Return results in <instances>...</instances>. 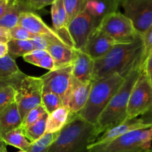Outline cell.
Here are the masks:
<instances>
[{"label": "cell", "mask_w": 152, "mask_h": 152, "mask_svg": "<svg viewBox=\"0 0 152 152\" xmlns=\"http://www.w3.org/2000/svg\"><path fill=\"white\" fill-rule=\"evenodd\" d=\"M0 152H7V148H4V149H0Z\"/></svg>", "instance_id": "cell-43"}, {"label": "cell", "mask_w": 152, "mask_h": 152, "mask_svg": "<svg viewBox=\"0 0 152 152\" xmlns=\"http://www.w3.org/2000/svg\"><path fill=\"white\" fill-rule=\"evenodd\" d=\"M143 50L142 37L127 43H117L105 56L94 60L93 81L118 74L123 77L129 74L139 60Z\"/></svg>", "instance_id": "cell-1"}, {"label": "cell", "mask_w": 152, "mask_h": 152, "mask_svg": "<svg viewBox=\"0 0 152 152\" xmlns=\"http://www.w3.org/2000/svg\"><path fill=\"white\" fill-rule=\"evenodd\" d=\"M122 0H86L85 10L92 16L95 26L98 27L106 16L118 9Z\"/></svg>", "instance_id": "cell-18"}, {"label": "cell", "mask_w": 152, "mask_h": 152, "mask_svg": "<svg viewBox=\"0 0 152 152\" xmlns=\"http://www.w3.org/2000/svg\"><path fill=\"white\" fill-rule=\"evenodd\" d=\"M1 137L7 145H11L22 151H26L31 143L25 137L22 126L4 134Z\"/></svg>", "instance_id": "cell-23"}, {"label": "cell", "mask_w": 152, "mask_h": 152, "mask_svg": "<svg viewBox=\"0 0 152 152\" xmlns=\"http://www.w3.org/2000/svg\"><path fill=\"white\" fill-rule=\"evenodd\" d=\"M50 14L54 32L64 44L74 48L72 39L68 32V16L64 7L63 0H56L51 4Z\"/></svg>", "instance_id": "cell-15"}, {"label": "cell", "mask_w": 152, "mask_h": 152, "mask_svg": "<svg viewBox=\"0 0 152 152\" xmlns=\"http://www.w3.org/2000/svg\"><path fill=\"white\" fill-rule=\"evenodd\" d=\"M152 111V86L143 68L134 86L127 108V120L137 118Z\"/></svg>", "instance_id": "cell-7"}, {"label": "cell", "mask_w": 152, "mask_h": 152, "mask_svg": "<svg viewBox=\"0 0 152 152\" xmlns=\"http://www.w3.org/2000/svg\"><path fill=\"white\" fill-rule=\"evenodd\" d=\"M141 37H142V45H143V50H142V54L140 60V65L142 67L147 56H148L150 52L152 51V25L141 36Z\"/></svg>", "instance_id": "cell-34"}, {"label": "cell", "mask_w": 152, "mask_h": 152, "mask_svg": "<svg viewBox=\"0 0 152 152\" xmlns=\"http://www.w3.org/2000/svg\"><path fill=\"white\" fill-rule=\"evenodd\" d=\"M150 149H151V151H152V147H151V148H150Z\"/></svg>", "instance_id": "cell-47"}, {"label": "cell", "mask_w": 152, "mask_h": 152, "mask_svg": "<svg viewBox=\"0 0 152 152\" xmlns=\"http://www.w3.org/2000/svg\"><path fill=\"white\" fill-rule=\"evenodd\" d=\"M14 0H4L0 3V18L13 6Z\"/></svg>", "instance_id": "cell-39"}, {"label": "cell", "mask_w": 152, "mask_h": 152, "mask_svg": "<svg viewBox=\"0 0 152 152\" xmlns=\"http://www.w3.org/2000/svg\"><path fill=\"white\" fill-rule=\"evenodd\" d=\"M40 78L42 80V91L56 94L63 104L72 81L71 65L48 71Z\"/></svg>", "instance_id": "cell-10"}, {"label": "cell", "mask_w": 152, "mask_h": 152, "mask_svg": "<svg viewBox=\"0 0 152 152\" xmlns=\"http://www.w3.org/2000/svg\"><path fill=\"white\" fill-rule=\"evenodd\" d=\"M48 117V114L45 113L35 123L26 129H23L24 134L30 142H35L45 134L46 122H47Z\"/></svg>", "instance_id": "cell-25"}, {"label": "cell", "mask_w": 152, "mask_h": 152, "mask_svg": "<svg viewBox=\"0 0 152 152\" xmlns=\"http://www.w3.org/2000/svg\"><path fill=\"white\" fill-rule=\"evenodd\" d=\"M21 72L16 61L8 54L0 58V77L11 78Z\"/></svg>", "instance_id": "cell-27"}, {"label": "cell", "mask_w": 152, "mask_h": 152, "mask_svg": "<svg viewBox=\"0 0 152 152\" xmlns=\"http://www.w3.org/2000/svg\"><path fill=\"white\" fill-rule=\"evenodd\" d=\"M142 152H152V151L149 148V149H148V150H146V151H142Z\"/></svg>", "instance_id": "cell-44"}, {"label": "cell", "mask_w": 152, "mask_h": 152, "mask_svg": "<svg viewBox=\"0 0 152 152\" xmlns=\"http://www.w3.org/2000/svg\"><path fill=\"white\" fill-rule=\"evenodd\" d=\"M70 111L65 106H62L48 114L46 122L45 134L56 133L62 130L68 123L70 117Z\"/></svg>", "instance_id": "cell-21"}, {"label": "cell", "mask_w": 152, "mask_h": 152, "mask_svg": "<svg viewBox=\"0 0 152 152\" xmlns=\"http://www.w3.org/2000/svg\"><path fill=\"white\" fill-rule=\"evenodd\" d=\"M4 148H7V145L4 142V140H2V137L0 135V149H4Z\"/></svg>", "instance_id": "cell-42"}, {"label": "cell", "mask_w": 152, "mask_h": 152, "mask_svg": "<svg viewBox=\"0 0 152 152\" xmlns=\"http://www.w3.org/2000/svg\"><path fill=\"white\" fill-rule=\"evenodd\" d=\"M95 28L94 19L85 9L69 22L68 29L74 49L83 50L89 36Z\"/></svg>", "instance_id": "cell-11"}, {"label": "cell", "mask_w": 152, "mask_h": 152, "mask_svg": "<svg viewBox=\"0 0 152 152\" xmlns=\"http://www.w3.org/2000/svg\"><path fill=\"white\" fill-rule=\"evenodd\" d=\"M3 1H4V0H0V3H1V2H2Z\"/></svg>", "instance_id": "cell-46"}, {"label": "cell", "mask_w": 152, "mask_h": 152, "mask_svg": "<svg viewBox=\"0 0 152 152\" xmlns=\"http://www.w3.org/2000/svg\"><path fill=\"white\" fill-rule=\"evenodd\" d=\"M22 119L16 102L0 111V135L22 126Z\"/></svg>", "instance_id": "cell-20"}, {"label": "cell", "mask_w": 152, "mask_h": 152, "mask_svg": "<svg viewBox=\"0 0 152 152\" xmlns=\"http://www.w3.org/2000/svg\"><path fill=\"white\" fill-rule=\"evenodd\" d=\"M10 39V31L8 29L0 27V42L7 43Z\"/></svg>", "instance_id": "cell-40"}, {"label": "cell", "mask_w": 152, "mask_h": 152, "mask_svg": "<svg viewBox=\"0 0 152 152\" xmlns=\"http://www.w3.org/2000/svg\"><path fill=\"white\" fill-rule=\"evenodd\" d=\"M152 129L133 131L101 145L91 144L89 152H142L151 147Z\"/></svg>", "instance_id": "cell-5"}, {"label": "cell", "mask_w": 152, "mask_h": 152, "mask_svg": "<svg viewBox=\"0 0 152 152\" xmlns=\"http://www.w3.org/2000/svg\"><path fill=\"white\" fill-rule=\"evenodd\" d=\"M98 28L112 38L117 43H127L141 37L130 19L120 11L114 12L105 16Z\"/></svg>", "instance_id": "cell-8"}, {"label": "cell", "mask_w": 152, "mask_h": 152, "mask_svg": "<svg viewBox=\"0 0 152 152\" xmlns=\"http://www.w3.org/2000/svg\"><path fill=\"white\" fill-rule=\"evenodd\" d=\"M141 68L145 70L147 77L152 86V51L150 52Z\"/></svg>", "instance_id": "cell-37"}, {"label": "cell", "mask_w": 152, "mask_h": 152, "mask_svg": "<svg viewBox=\"0 0 152 152\" xmlns=\"http://www.w3.org/2000/svg\"><path fill=\"white\" fill-rule=\"evenodd\" d=\"M13 87L16 91L15 102L23 121L30 111L42 104V80L40 77H31L23 73Z\"/></svg>", "instance_id": "cell-6"}, {"label": "cell", "mask_w": 152, "mask_h": 152, "mask_svg": "<svg viewBox=\"0 0 152 152\" xmlns=\"http://www.w3.org/2000/svg\"><path fill=\"white\" fill-rule=\"evenodd\" d=\"M18 25L35 36H42L50 40L63 43L52 28L48 26L34 12H24L20 15Z\"/></svg>", "instance_id": "cell-14"}, {"label": "cell", "mask_w": 152, "mask_h": 152, "mask_svg": "<svg viewBox=\"0 0 152 152\" xmlns=\"http://www.w3.org/2000/svg\"><path fill=\"white\" fill-rule=\"evenodd\" d=\"M86 0H63L68 24L85 9Z\"/></svg>", "instance_id": "cell-31"}, {"label": "cell", "mask_w": 152, "mask_h": 152, "mask_svg": "<svg viewBox=\"0 0 152 152\" xmlns=\"http://www.w3.org/2000/svg\"><path fill=\"white\" fill-rule=\"evenodd\" d=\"M10 39L18 40H31L35 37V35L30 33L26 29L20 25H17L13 28L9 30Z\"/></svg>", "instance_id": "cell-35"}, {"label": "cell", "mask_w": 152, "mask_h": 152, "mask_svg": "<svg viewBox=\"0 0 152 152\" xmlns=\"http://www.w3.org/2000/svg\"><path fill=\"white\" fill-rule=\"evenodd\" d=\"M71 66L72 76L76 80L83 83L93 81L94 60L84 51L74 49Z\"/></svg>", "instance_id": "cell-17"}, {"label": "cell", "mask_w": 152, "mask_h": 152, "mask_svg": "<svg viewBox=\"0 0 152 152\" xmlns=\"http://www.w3.org/2000/svg\"><path fill=\"white\" fill-rule=\"evenodd\" d=\"M150 113H151V114H152V111H151V112H150Z\"/></svg>", "instance_id": "cell-48"}, {"label": "cell", "mask_w": 152, "mask_h": 152, "mask_svg": "<svg viewBox=\"0 0 152 152\" xmlns=\"http://www.w3.org/2000/svg\"><path fill=\"white\" fill-rule=\"evenodd\" d=\"M56 0H15L25 12H34L48 5H51Z\"/></svg>", "instance_id": "cell-30"}, {"label": "cell", "mask_w": 152, "mask_h": 152, "mask_svg": "<svg viewBox=\"0 0 152 152\" xmlns=\"http://www.w3.org/2000/svg\"><path fill=\"white\" fill-rule=\"evenodd\" d=\"M141 69L140 60H139L126 76L120 88L99 116L96 125L99 135L126 121L129 97Z\"/></svg>", "instance_id": "cell-3"}, {"label": "cell", "mask_w": 152, "mask_h": 152, "mask_svg": "<svg viewBox=\"0 0 152 152\" xmlns=\"http://www.w3.org/2000/svg\"><path fill=\"white\" fill-rule=\"evenodd\" d=\"M59 132L45 134L42 137L34 142H31L26 152H48L49 148L59 135Z\"/></svg>", "instance_id": "cell-28"}, {"label": "cell", "mask_w": 152, "mask_h": 152, "mask_svg": "<svg viewBox=\"0 0 152 152\" xmlns=\"http://www.w3.org/2000/svg\"><path fill=\"white\" fill-rule=\"evenodd\" d=\"M116 44L112 38L96 27L89 36L83 51L96 60L105 56Z\"/></svg>", "instance_id": "cell-13"}, {"label": "cell", "mask_w": 152, "mask_h": 152, "mask_svg": "<svg viewBox=\"0 0 152 152\" xmlns=\"http://www.w3.org/2000/svg\"><path fill=\"white\" fill-rule=\"evenodd\" d=\"M17 152H26V151H22V150H19V151Z\"/></svg>", "instance_id": "cell-45"}, {"label": "cell", "mask_w": 152, "mask_h": 152, "mask_svg": "<svg viewBox=\"0 0 152 152\" xmlns=\"http://www.w3.org/2000/svg\"><path fill=\"white\" fill-rule=\"evenodd\" d=\"M151 129H152V126H151Z\"/></svg>", "instance_id": "cell-49"}, {"label": "cell", "mask_w": 152, "mask_h": 152, "mask_svg": "<svg viewBox=\"0 0 152 152\" xmlns=\"http://www.w3.org/2000/svg\"><path fill=\"white\" fill-rule=\"evenodd\" d=\"M22 74H23V73L21 72L20 74H17V75L14 76L11 78H1V77H0V89L6 87V86H14L15 83L19 80V79L20 78Z\"/></svg>", "instance_id": "cell-38"}, {"label": "cell", "mask_w": 152, "mask_h": 152, "mask_svg": "<svg viewBox=\"0 0 152 152\" xmlns=\"http://www.w3.org/2000/svg\"><path fill=\"white\" fill-rule=\"evenodd\" d=\"M8 54V48L7 44L4 42H0V58H2L4 56H7Z\"/></svg>", "instance_id": "cell-41"}, {"label": "cell", "mask_w": 152, "mask_h": 152, "mask_svg": "<svg viewBox=\"0 0 152 152\" xmlns=\"http://www.w3.org/2000/svg\"><path fill=\"white\" fill-rule=\"evenodd\" d=\"M45 113L47 112H46L45 109L42 104L39 106L36 107L35 108L30 111L29 113L26 115V117H25V119L22 121V129H26V128L31 126V125L35 123L37 120H39L42 116Z\"/></svg>", "instance_id": "cell-32"}, {"label": "cell", "mask_w": 152, "mask_h": 152, "mask_svg": "<svg viewBox=\"0 0 152 152\" xmlns=\"http://www.w3.org/2000/svg\"><path fill=\"white\" fill-rule=\"evenodd\" d=\"M25 12L20 6L18 5L14 0L13 6L0 18V27L11 29L13 27L18 25L20 15Z\"/></svg>", "instance_id": "cell-26"}, {"label": "cell", "mask_w": 152, "mask_h": 152, "mask_svg": "<svg viewBox=\"0 0 152 152\" xmlns=\"http://www.w3.org/2000/svg\"><path fill=\"white\" fill-rule=\"evenodd\" d=\"M120 5L124 10L123 14L142 36L152 25V0H122Z\"/></svg>", "instance_id": "cell-9"}, {"label": "cell", "mask_w": 152, "mask_h": 152, "mask_svg": "<svg viewBox=\"0 0 152 152\" xmlns=\"http://www.w3.org/2000/svg\"><path fill=\"white\" fill-rule=\"evenodd\" d=\"M99 135L96 125L88 123L78 114H70L68 123L48 152H89V147Z\"/></svg>", "instance_id": "cell-2"}, {"label": "cell", "mask_w": 152, "mask_h": 152, "mask_svg": "<svg viewBox=\"0 0 152 152\" xmlns=\"http://www.w3.org/2000/svg\"><path fill=\"white\" fill-rule=\"evenodd\" d=\"M7 44L8 55L13 59L23 56L35 50L31 40H18L10 39Z\"/></svg>", "instance_id": "cell-24"}, {"label": "cell", "mask_w": 152, "mask_h": 152, "mask_svg": "<svg viewBox=\"0 0 152 152\" xmlns=\"http://www.w3.org/2000/svg\"><path fill=\"white\" fill-rule=\"evenodd\" d=\"M15 94L16 91L12 86L0 89V111L15 102Z\"/></svg>", "instance_id": "cell-33"}, {"label": "cell", "mask_w": 152, "mask_h": 152, "mask_svg": "<svg viewBox=\"0 0 152 152\" xmlns=\"http://www.w3.org/2000/svg\"><path fill=\"white\" fill-rule=\"evenodd\" d=\"M22 57L25 62L35 66L45 68L49 71L55 69L53 59L46 50H34Z\"/></svg>", "instance_id": "cell-22"}, {"label": "cell", "mask_w": 152, "mask_h": 152, "mask_svg": "<svg viewBox=\"0 0 152 152\" xmlns=\"http://www.w3.org/2000/svg\"><path fill=\"white\" fill-rule=\"evenodd\" d=\"M93 81L83 83L74 78L72 76L71 87L68 91L63 106L66 107L71 114H78L86 104Z\"/></svg>", "instance_id": "cell-12"}, {"label": "cell", "mask_w": 152, "mask_h": 152, "mask_svg": "<svg viewBox=\"0 0 152 152\" xmlns=\"http://www.w3.org/2000/svg\"><path fill=\"white\" fill-rule=\"evenodd\" d=\"M31 41L35 50H46L49 42L51 40L42 36H35Z\"/></svg>", "instance_id": "cell-36"}, {"label": "cell", "mask_w": 152, "mask_h": 152, "mask_svg": "<svg viewBox=\"0 0 152 152\" xmlns=\"http://www.w3.org/2000/svg\"><path fill=\"white\" fill-rule=\"evenodd\" d=\"M74 48L64 43L50 41L46 50L53 59L55 69L71 65Z\"/></svg>", "instance_id": "cell-19"}, {"label": "cell", "mask_w": 152, "mask_h": 152, "mask_svg": "<svg viewBox=\"0 0 152 152\" xmlns=\"http://www.w3.org/2000/svg\"><path fill=\"white\" fill-rule=\"evenodd\" d=\"M42 105L48 114H51L56 109L63 106L62 99L58 95L50 91H42Z\"/></svg>", "instance_id": "cell-29"}, {"label": "cell", "mask_w": 152, "mask_h": 152, "mask_svg": "<svg viewBox=\"0 0 152 152\" xmlns=\"http://www.w3.org/2000/svg\"><path fill=\"white\" fill-rule=\"evenodd\" d=\"M124 77L118 74L94 80L86 104L78 113L80 117L93 125H96L99 116L120 88Z\"/></svg>", "instance_id": "cell-4"}, {"label": "cell", "mask_w": 152, "mask_h": 152, "mask_svg": "<svg viewBox=\"0 0 152 152\" xmlns=\"http://www.w3.org/2000/svg\"><path fill=\"white\" fill-rule=\"evenodd\" d=\"M152 126V121L145 119L135 118L133 120H128L122 124L111 128L102 134L100 137L96 140L94 145H101L113 140L115 138L127 134L133 131L140 129H148Z\"/></svg>", "instance_id": "cell-16"}]
</instances>
